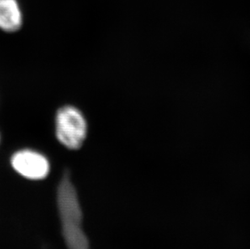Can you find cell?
Here are the masks:
<instances>
[{
    "label": "cell",
    "instance_id": "6da1fadb",
    "mask_svg": "<svg viewBox=\"0 0 250 249\" xmlns=\"http://www.w3.org/2000/svg\"><path fill=\"white\" fill-rule=\"evenodd\" d=\"M58 204L62 234L69 249H90L83 228V214L76 188L69 173H65L58 189Z\"/></svg>",
    "mask_w": 250,
    "mask_h": 249
},
{
    "label": "cell",
    "instance_id": "277c9868",
    "mask_svg": "<svg viewBox=\"0 0 250 249\" xmlns=\"http://www.w3.org/2000/svg\"><path fill=\"white\" fill-rule=\"evenodd\" d=\"M22 12L17 0H0V29L14 33L21 28Z\"/></svg>",
    "mask_w": 250,
    "mask_h": 249
},
{
    "label": "cell",
    "instance_id": "3957f363",
    "mask_svg": "<svg viewBox=\"0 0 250 249\" xmlns=\"http://www.w3.org/2000/svg\"><path fill=\"white\" fill-rule=\"evenodd\" d=\"M11 163L16 172L28 180H42L50 172V162L47 158L31 149L17 151L12 155Z\"/></svg>",
    "mask_w": 250,
    "mask_h": 249
},
{
    "label": "cell",
    "instance_id": "7a4b0ae2",
    "mask_svg": "<svg viewBox=\"0 0 250 249\" xmlns=\"http://www.w3.org/2000/svg\"><path fill=\"white\" fill-rule=\"evenodd\" d=\"M87 134V121L79 108L72 105L59 108L55 117V134L62 145L69 150H78Z\"/></svg>",
    "mask_w": 250,
    "mask_h": 249
}]
</instances>
